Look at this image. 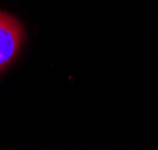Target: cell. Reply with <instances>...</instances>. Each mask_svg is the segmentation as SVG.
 <instances>
[{
    "label": "cell",
    "mask_w": 158,
    "mask_h": 150,
    "mask_svg": "<svg viewBox=\"0 0 158 150\" xmlns=\"http://www.w3.org/2000/svg\"><path fill=\"white\" fill-rule=\"evenodd\" d=\"M23 40L22 24L16 18L0 11V71L13 60Z\"/></svg>",
    "instance_id": "cell-1"
}]
</instances>
